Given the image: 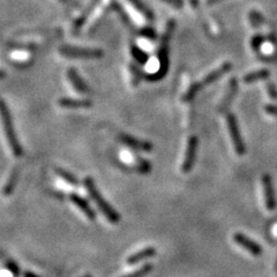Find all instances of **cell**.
Masks as SVG:
<instances>
[{
    "mask_svg": "<svg viewBox=\"0 0 277 277\" xmlns=\"http://www.w3.org/2000/svg\"><path fill=\"white\" fill-rule=\"evenodd\" d=\"M83 185L84 188H86L87 193L90 195V198L93 199L94 202H95L96 206L99 207V209L102 211L104 217H105L111 224H118L120 220H122V216H120L118 211H117L115 208L111 206L109 202L103 198V195L100 193L99 188H97L94 179L91 177H86L83 180Z\"/></svg>",
    "mask_w": 277,
    "mask_h": 277,
    "instance_id": "1",
    "label": "cell"
},
{
    "mask_svg": "<svg viewBox=\"0 0 277 277\" xmlns=\"http://www.w3.org/2000/svg\"><path fill=\"white\" fill-rule=\"evenodd\" d=\"M231 68H232V64L229 63V61H226V63L221 64L217 68H215L214 71L208 73L203 79L197 81V82L192 84V86L186 90V93L184 94V96H182V101H184V102H190V101L193 100L194 97L198 95V93H200L202 89H204V88L210 86L211 83H214L215 81H217L220 77L223 76L224 74H227Z\"/></svg>",
    "mask_w": 277,
    "mask_h": 277,
    "instance_id": "2",
    "label": "cell"
},
{
    "mask_svg": "<svg viewBox=\"0 0 277 277\" xmlns=\"http://www.w3.org/2000/svg\"><path fill=\"white\" fill-rule=\"evenodd\" d=\"M0 118H1L2 127H4V132L6 139H7L9 148H11V151L13 154H14V156H16V157H20V156H22V154H24V151H22V147L20 145V142H19L18 136L15 134L11 112H9L7 105H6V103L2 100H0Z\"/></svg>",
    "mask_w": 277,
    "mask_h": 277,
    "instance_id": "3",
    "label": "cell"
},
{
    "mask_svg": "<svg viewBox=\"0 0 277 277\" xmlns=\"http://www.w3.org/2000/svg\"><path fill=\"white\" fill-rule=\"evenodd\" d=\"M59 52L64 57L76 58V59H100L104 52L100 49H80L73 47H61Z\"/></svg>",
    "mask_w": 277,
    "mask_h": 277,
    "instance_id": "4",
    "label": "cell"
},
{
    "mask_svg": "<svg viewBox=\"0 0 277 277\" xmlns=\"http://www.w3.org/2000/svg\"><path fill=\"white\" fill-rule=\"evenodd\" d=\"M227 129H229V134L231 136V140H232L234 151H236V152L239 156L244 155L246 151L245 143H244L242 134H240L236 117H234L232 113H229V115L227 116Z\"/></svg>",
    "mask_w": 277,
    "mask_h": 277,
    "instance_id": "5",
    "label": "cell"
},
{
    "mask_svg": "<svg viewBox=\"0 0 277 277\" xmlns=\"http://www.w3.org/2000/svg\"><path fill=\"white\" fill-rule=\"evenodd\" d=\"M176 27V22L174 20H170L166 24V28L164 31V35L162 37L161 48H159V61H161V71L164 72L165 66L168 67V52H169V42L171 40V36L174 34Z\"/></svg>",
    "mask_w": 277,
    "mask_h": 277,
    "instance_id": "6",
    "label": "cell"
},
{
    "mask_svg": "<svg viewBox=\"0 0 277 277\" xmlns=\"http://www.w3.org/2000/svg\"><path fill=\"white\" fill-rule=\"evenodd\" d=\"M198 146H199V141L197 136L194 135L191 136V138L188 139L186 152H185V158L181 164V172H184V174H188V172L193 169L195 161H197Z\"/></svg>",
    "mask_w": 277,
    "mask_h": 277,
    "instance_id": "7",
    "label": "cell"
},
{
    "mask_svg": "<svg viewBox=\"0 0 277 277\" xmlns=\"http://www.w3.org/2000/svg\"><path fill=\"white\" fill-rule=\"evenodd\" d=\"M262 186H263V198H265L266 208L270 211L275 210L277 207V200L274 191L273 181L269 175L262 176Z\"/></svg>",
    "mask_w": 277,
    "mask_h": 277,
    "instance_id": "8",
    "label": "cell"
},
{
    "mask_svg": "<svg viewBox=\"0 0 277 277\" xmlns=\"http://www.w3.org/2000/svg\"><path fill=\"white\" fill-rule=\"evenodd\" d=\"M233 240L237 245L242 246L243 249H245L247 252H250L254 256H259L262 254V247L261 245L254 242V240L250 239L249 237H246L243 233H236L233 236Z\"/></svg>",
    "mask_w": 277,
    "mask_h": 277,
    "instance_id": "9",
    "label": "cell"
},
{
    "mask_svg": "<svg viewBox=\"0 0 277 277\" xmlns=\"http://www.w3.org/2000/svg\"><path fill=\"white\" fill-rule=\"evenodd\" d=\"M119 140L124 143V145H126L127 147H129V148L132 149H135V151H141L146 152H151L152 151V145L151 142L139 140L132 135L125 134V133L119 134Z\"/></svg>",
    "mask_w": 277,
    "mask_h": 277,
    "instance_id": "10",
    "label": "cell"
},
{
    "mask_svg": "<svg viewBox=\"0 0 277 277\" xmlns=\"http://www.w3.org/2000/svg\"><path fill=\"white\" fill-rule=\"evenodd\" d=\"M68 198H70L71 202L77 208V209H80L81 211H82V214L88 218V220L89 221L96 220L95 210L90 207V204L88 203V201L86 200V199H83L80 194H77V193H71Z\"/></svg>",
    "mask_w": 277,
    "mask_h": 277,
    "instance_id": "11",
    "label": "cell"
},
{
    "mask_svg": "<svg viewBox=\"0 0 277 277\" xmlns=\"http://www.w3.org/2000/svg\"><path fill=\"white\" fill-rule=\"evenodd\" d=\"M237 91H238V81L236 77H232V79H230L229 83H227L226 94H224L223 99L221 100L220 105H218V111H220V112H223V111H226L227 107L230 106V104L232 103L233 99L237 95Z\"/></svg>",
    "mask_w": 277,
    "mask_h": 277,
    "instance_id": "12",
    "label": "cell"
},
{
    "mask_svg": "<svg viewBox=\"0 0 277 277\" xmlns=\"http://www.w3.org/2000/svg\"><path fill=\"white\" fill-rule=\"evenodd\" d=\"M156 254H157V251H156L155 247H146L141 251H138V252L133 253L132 255H129L127 257V265L129 266H134L136 263L143 261L146 259H151V257H154Z\"/></svg>",
    "mask_w": 277,
    "mask_h": 277,
    "instance_id": "13",
    "label": "cell"
},
{
    "mask_svg": "<svg viewBox=\"0 0 277 277\" xmlns=\"http://www.w3.org/2000/svg\"><path fill=\"white\" fill-rule=\"evenodd\" d=\"M19 177H20V168L18 165H15V168H13L11 174H9V177L7 181H6L4 188H2V194L5 197H11L13 194V192H14L16 187V184H18Z\"/></svg>",
    "mask_w": 277,
    "mask_h": 277,
    "instance_id": "14",
    "label": "cell"
},
{
    "mask_svg": "<svg viewBox=\"0 0 277 277\" xmlns=\"http://www.w3.org/2000/svg\"><path fill=\"white\" fill-rule=\"evenodd\" d=\"M68 79H70L72 84H73V87L76 88L79 93L88 94L90 91L89 87L87 86V83L84 82L82 79H81L79 74H77V72L74 70V68H70V70H68Z\"/></svg>",
    "mask_w": 277,
    "mask_h": 277,
    "instance_id": "15",
    "label": "cell"
},
{
    "mask_svg": "<svg viewBox=\"0 0 277 277\" xmlns=\"http://www.w3.org/2000/svg\"><path fill=\"white\" fill-rule=\"evenodd\" d=\"M58 104L61 107L67 109H88L93 106V102L89 100H73V99H61Z\"/></svg>",
    "mask_w": 277,
    "mask_h": 277,
    "instance_id": "16",
    "label": "cell"
},
{
    "mask_svg": "<svg viewBox=\"0 0 277 277\" xmlns=\"http://www.w3.org/2000/svg\"><path fill=\"white\" fill-rule=\"evenodd\" d=\"M269 76H270V72L268 70H266V68H262V70L253 71V72H251V73H247L246 76L243 77V82L244 83H253V82H256V81L268 79Z\"/></svg>",
    "mask_w": 277,
    "mask_h": 277,
    "instance_id": "17",
    "label": "cell"
},
{
    "mask_svg": "<svg viewBox=\"0 0 277 277\" xmlns=\"http://www.w3.org/2000/svg\"><path fill=\"white\" fill-rule=\"evenodd\" d=\"M54 172L59 176V177L63 179L66 184L71 185V186H74V187L79 186V184H80L79 179L76 178V175L72 174V172L65 170V169H61V168H54Z\"/></svg>",
    "mask_w": 277,
    "mask_h": 277,
    "instance_id": "18",
    "label": "cell"
},
{
    "mask_svg": "<svg viewBox=\"0 0 277 277\" xmlns=\"http://www.w3.org/2000/svg\"><path fill=\"white\" fill-rule=\"evenodd\" d=\"M152 269H154V266H152L151 263H147V265H143L141 268L126 274V275H124L122 277H145L148 275V274H151L152 272Z\"/></svg>",
    "mask_w": 277,
    "mask_h": 277,
    "instance_id": "19",
    "label": "cell"
},
{
    "mask_svg": "<svg viewBox=\"0 0 277 277\" xmlns=\"http://www.w3.org/2000/svg\"><path fill=\"white\" fill-rule=\"evenodd\" d=\"M136 168L140 174H148L151 170V162L146 161L142 158H136Z\"/></svg>",
    "mask_w": 277,
    "mask_h": 277,
    "instance_id": "20",
    "label": "cell"
},
{
    "mask_svg": "<svg viewBox=\"0 0 277 277\" xmlns=\"http://www.w3.org/2000/svg\"><path fill=\"white\" fill-rule=\"evenodd\" d=\"M129 70H131L132 73V83L133 86L136 87L140 82V79H141V72H140L139 67H136L134 64L129 65Z\"/></svg>",
    "mask_w": 277,
    "mask_h": 277,
    "instance_id": "21",
    "label": "cell"
},
{
    "mask_svg": "<svg viewBox=\"0 0 277 277\" xmlns=\"http://www.w3.org/2000/svg\"><path fill=\"white\" fill-rule=\"evenodd\" d=\"M6 269L14 277H18L19 274H20V267L16 265V262L13 261V260H9V261L6 262Z\"/></svg>",
    "mask_w": 277,
    "mask_h": 277,
    "instance_id": "22",
    "label": "cell"
},
{
    "mask_svg": "<svg viewBox=\"0 0 277 277\" xmlns=\"http://www.w3.org/2000/svg\"><path fill=\"white\" fill-rule=\"evenodd\" d=\"M128 1H131V4H133L134 5V7L135 8H138V11H140L142 13L143 15L145 16H148L149 19H151V12L148 11V9H147L145 6H143L141 2L139 1V0H128Z\"/></svg>",
    "mask_w": 277,
    "mask_h": 277,
    "instance_id": "23",
    "label": "cell"
},
{
    "mask_svg": "<svg viewBox=\"0 0 277 277\" xmlns=\"http://www.w3.org/2000/svg\"><path fill=\"white\" fill-rule=\"evenodd\" d=\"M267 93H268L269 97L272 100H277V87L273 82H267L266 83Z\"/></svg>",
    "mask_w": 277,
    "mask_h": 277,
    "instance_id": "24",
    "label": "cell"
},
{
    "mask_svg": "<svg viewBox=\"0 0 277 277\" xmlns=\"http://www.w3.org/2000/svg\"><path fill=\"white\" fill-rule=\"evenodd\" d=\"M250 21H251V24H252L253 25H261L263 20H262V18H261V15L260 14H257L256 12H251V14H250Z\"/></svg>",
    "mask_w": 277,
    "mask_h": 277,
    "instance_id": "25",
    "label": "cell"
},
{
    "mask_svg": "<svg viewBox=\"0 0 277 277\" xmlns=\"http://www.w3.org/2000/svg\"><path fill=\"white\" fill-rule=\"evenodd\" d=\"M163 1L168 2V4H170L174 6V7L177 8H181L182 6H184V1H182V0H163Z\"/></svg>",
    "mask_w": 277,
    "mask_h": 277,
    "instance_id": "26",
    "label": "cell"
},
{
    "mask_svg": "<svg viewBox=\"0 0 277 277\" xmlns=\"http://www.w3.org/2000/svg\"><path fill=\"white\" fill-rule=\"evenodd\" d=\"M266 112L268 113V115H272V116H277V106L275 105H267L265 107Z\"/></svg>",
    "mask_w": 277,
    "mask_h": 277,
    "instance_id": "27",
    "label": "cell"
},
{
    "mask_svg": "<svg viewBox=\"0 0 277 277\" xmlns=\"http://www.w3.org/2000/svg\"><path fill=\"white\" fill-rule=\"evenodd\" d=\"M61 2L65 5H67V6H72V7H74V6H77V4L74 0H60Z\"/></svg>",
    "mask_w": 277,
    "mask_h": 277,
    "instance_id": "28",
    "label": "cell"
},
{
    "mask_svg": "<svg viewBox=\"0 0 277 277\" xmlns=\"http://www.w3.org/2000/svg\"><path fill=\"white\" fill-rule=\"evenodd\" d=\"M221 1H222V0H207V4L208 5H216Z\"/></svg>",
    "mask_w": 277,
    "mask_h": 277,
    "instance_id": "29",
    "label": "cell"
},
{
    "mask_svg": "<svg viewBox=\"0 0 277 277\" xmlns=\"http://www.w3.org/2000/svg\"><path fill=\"white\" fill-rule=\"evenodd\" d=\"M24 277H38V276L35 275V274L31 273V272H25L24 274Z\"/></svg>",
    "mask_w": 277,
    "mask_h": 277,
    "instance_id": "30",
    "label": "cell"
},
{
    "mask_svg": "<svg viewBox=\"0 0 277 277\" xmlns=\"http://www.w3.org/2000/svg\"><path fill=\"white\" fill-rule=\"evenodd\" d=\"M6 77V72L5 71H2V70H0V81H2Z\"/></svg>",
    "mask_w": 277,
    "mask_h": 277,
    "instance_id": "31",
    "label": "cell"
},
{
    "mask_svg": "<svg viewBox=\"0 0 277 277\" xmlns=\"http://www.w3.org/2000/svg\"><path fill=\"white\" fill-rule=\"evenodd\" d=\"M82 277H93V276L89 275V274H87V275H84V276H82Z\"/></svg>",
    "mask_w": 277,
    "mask_h": 277,
    "instance_id": "32",
    "label": "cell"
}]
</instances>
